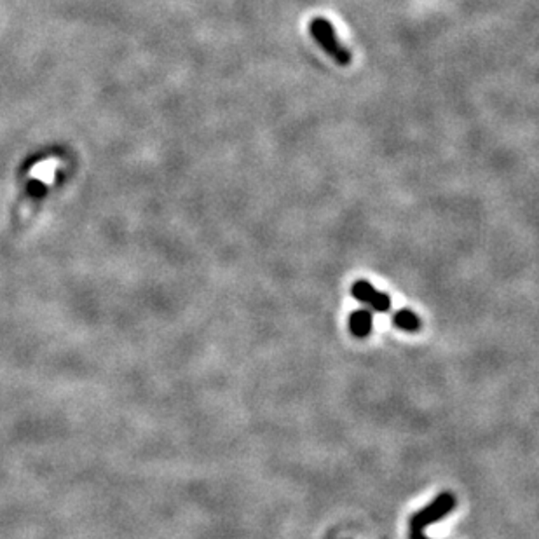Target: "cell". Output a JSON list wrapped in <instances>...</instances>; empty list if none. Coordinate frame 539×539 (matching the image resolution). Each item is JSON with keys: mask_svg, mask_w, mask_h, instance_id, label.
Instances as JSON below:
<instances>
[{"mask_svg": "<svg viewBox=\"0 0 539 539\" xmlns=\"http://www.w3.org/2000/svg\"><path fill=\"white\" fill-rule=\"evenodd\" d=\"M309 33H311L313 39L316 40L320 47L335 61L339 67H347L353 61V54L347 49L344 44H340L339 37H337L335 28H333L332 23L326 18H313L309 23Z\"/></svg>", "mask_w": 539, "mask_h": 539, "instance_id": "6da1fadb", "label": "cell"}, {"mask_svg": "<svg viewBox=\"0 0 539 539\" xmlns=\"http://www.w3.org/2000/svg\"><path fill=\"white\" fill-rule=\"evenodd\" d=\"M454 506H456V499H454L452 494L443 492L440 494V496H436L431 504H428L426 508L419 510L417 513L411 518V536L421 534L428 525L445 518L447 515L452 511Z\"/></svg>", "mask_w": 539, "mask_h": 539, "instance_id": "7a4b0ae2", "label": "cell"}, {"mask_svg": "<svg viewBox=\"0 0 539 539\" xmlns=\"http://www.w3.org/2000/svg\"><path fill=\"white\" fill-rule=\"evenodd\" d=\"M351 293H353L354 299L367 304L368 307H372V309L377 313H388L391 309L390 295L375 290L374 286L368 281H365V279H358L353 285V288H351Z\"/></svg>", "mask_w": 539, "mask_h": 539, "instance_id": "3957f363", "label": "cell"}, {"mask_svg": "<svg viewBox=\"0 0 539 539\" xmlns=\"http://www.w3.org/2000/svg\"><path fill=\"white\" fill-rule=\"evenodd\" d=\"M372 326H374V318H372L370 311H367V309H358V311L351 313L349 330L354 337L363 339V337L370 335Z\"/></svg>", "mask_w": 539, "mask_h": 539, "instance_id": "277c9868", "label": "cell"}, {"mask_svg": "<svg viewBox=\"0 0 539 539\" xmlns=\"http://www.w3.org/2000/svg\"><path fill=\"white\" fill-rule=\"evenodd\" d=\"M393 325L397 329L405 330V332H417L421 329V320L415 313L408 311V309H401V311L395 313Z\"/></svg>", "mask_w": 539, "mask_h": 539, "instance_id": "5b68a950", "label": "cell"}, {"mask_svg": "<svg viewBox=\"0 0 539 539\" xmlns=\"http://www.w3.org/2000/svg\"><path fill=\"white\" fill-rule=\"evenodd\" d=\"M411 539H429V538H426L424 532H421V534H412Z\"/></svg>", "mask_w": 539, "mask_h": 539, "instance_id": "8992f818", "label": "cell"}]
</instances>
